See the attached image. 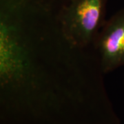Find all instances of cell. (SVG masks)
<instances>
[{
  "label": "cell",
  "mask_w": 124,
  "mask_h": 124,
  "mask_svg": "<svg viewBox=\"0 0 124 124\" xmlns=\"http://www.w3.org/2000/svg\"><path fill=\"white\" fill-rule=\"evenodd\" d=\"M63 0H0V124H121L94 48L63 31Z\"/></svg>",
  "instance_id": "obj_1"
},
{
  "label": "cell",
  "mask_w": 124,
  "mask_h": 124,
  "mask_svg": "<svg viewBox=\"0 0 124 124\" xmlns=\"http://www.w3.org/2000/svg\"><path fill=\"white\" fill-rule=\"evenodd\" d=\"M107 3L108 0H63L59 17L68 38L81 47L94 48L106 22Z\"/></svg>",
  "instance_id": "obj_2"
},
{
  "label": "cell",
  "mask_w": 124,
  "mask_h": 124,
  "mask_svg": "<svg viewBox=\"0 0 124 124\" xmlns=\"http://www.w3.org/2000/svg\"><path fill=\"white\" fill-rule=\"evenodd\" d=\"M94 49L105 75L124 66V8L106 20Z\"/></svg>",
  "instance_id": "obj_3"
},
{
  "label": "cell",
  "mask_w": 124,
  "mask_h": 124,
  "mask_svg": "<svg viewBox=\"0 0 124 124\" xmlns=\"http://www.w3.org/2000/svg\"></svg>",
  "instance_id": "obj_4"
}]
</instances>
